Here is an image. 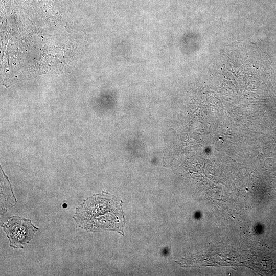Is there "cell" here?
<instances>
[{
    "instance_id": "obj_1",
    "label": "cell",
    "mask_w": 276,
    "mask_h": 276,
    "mask_svg": "<svg viewBox=\"0 0 276 276\" xmlns=\"http://www.w3.org/2000/svg\"><path fill=\"white\" fill-rule=\"evenodd\" d=\"M73 218L79 227L88 232L108 230L124 235L122 200L104 191L84 199Z\"/></svg>"
},
{
    "instance_id": "obj_2",
    "label": "cell",
    "mask_w": 276,
    "mask_h": 276,
    "mask_svg": "<svg viewBox=\"0 0 276 276\" xmlns=\"http://www.w3.org/2000/svg\"><path fill=\"white\" fill-rule=\"evenodd\" d=\"M1 227L9 240L10 246L14 249L23 248L39 229L30 219L17 216H11Z\"/></svg>"
}]
</instances>
